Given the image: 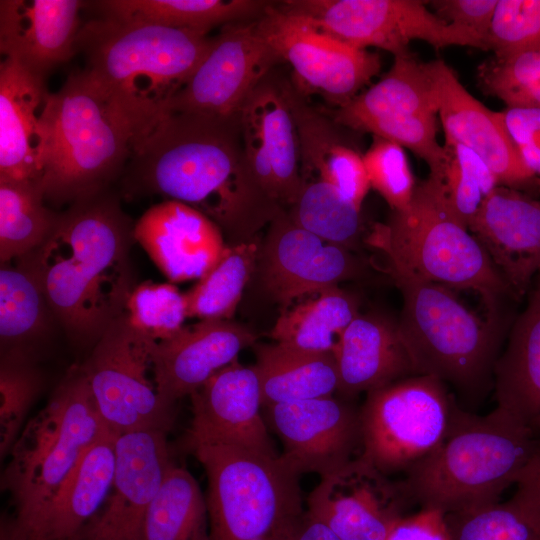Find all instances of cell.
I'll use <instances>...</instances> for the list:
<instances>
[{"label":"cell","mask_w":540,"mask_h":540,"mask_svg":"<svg viewBox=\"0 0 540 540\" xmlns=\"http://www.w3.org/2000/svg\"><path fill=\"white\" fill-rule=\"evenodd\" d=\"M468 230L511 293L523 295L540 270V200L498 186L484 197Z\"/></svg>","instance_id":"603a6c76"},{"label":"cell","mask_w":540,"mask_h":540,"mask_svg":"<svg viewBox=\"0 0 540 540\" xmlns=\"http://www.w3.org/2000/svg\"><path fill=\"white\" fill-rule=\"evenodd\" d=\"M493 372L497 407L533 427L540 417V285L515 321Z\"/></svg>","instance_id":"f546056e"},{"label":"cell","mask_w":540,"mask_h":540,"mask_svg":"<svg viewBox=\"0 0 540 540\" xmlns=\"http://www.w3.org/2000/svg\"><path fill=\"white\" fill-rule=\"evenodd\" d=\"M327 113L348 129L371 118L438 114V98L428 62L419 61L412 53L395 56L390 70L378 82Z\"/></svg>","instance_id":"4dcf8cb0"},{"label":"cell","mask_w":540,"mask_h":540,"mask_svg":"<svg viewBox=\"0 0 540 540\" xmlns=\"http://www.w3.org/2000/svg\"><path fill=\"white\" fill-rule=\"evenodd\" d=\"M513 495L540 516V455L525 469Z\"/></svg>","instance_id":"816d5d0a"},{"label":"cell","mask_w":540,"mask_h":540,"mask_svg":"<svg viewBox=\"0 0 540 540\" xmlns=\"http://www.w3.org/2000/svg\"><path fill=\"white\" fill-rule=\"evenodd\" d=\"M41 180L0 181V261L11 262L41 246L60 213L45 204Z\"/></svg>","instance_id":"d590c367"},{"label":"cell","mask_w":540,"mask_h":540,"mask_svg":"<svg viewBox=\"0 0 540 540\" xmlns=\"http://www.w3.org/2000/svg\"><path fill=\"white\" fill-rule=\"evenodd\" d=\"M125 313L135 329L155 341L174 336L188 317L185 294L168 283L144 282L135 286Z\"/></svg>","instance_id":"b9f144b4"},{"label":"cell","mask_w":540,"mask_h":540,"mask_svg":"<svg viewBox=\"0 0 540 540\" xmlns=\"http://www.w3.org/2000/svg\"><path fill=\"white\" fill-rule=\"evenodd\" d=\"M189 397L192 420L185 445L219 443L278 455L261 412L262 392L254 366L235 360Z\"/></svg>","instance_id":"ffe728a7"},{"label":"cell","mask_w":540,"mask_h":540,"mask_svg":"<svg viewBox=\"0 0 540 540\" xmlns=\"http://www.w3.org/2000/svg\"><path fill=\"white\" fill-rule=\"evenodd\" d=\"M270 2L260 0H103L87 2L100 17L141 21L207 34L218 25L255 20Z\"/></svg>","instance_id":"d6a6232c"},{"label":"cell","mask_w":540,"mask_h":540,"mask_svg":"<svg viewBox=\"0 0 540 540\" xmlns=\"http://www.w3.org/2000/svg\"><path fill=\"white\" fill-rule=\"evenodd\" d=\"M535 430L538 432V434L540 435V417L537 419V421L534 423V426Z\"/></svg>","instance_id":"11a10c76"},{"label":"cell","mask_w":540,"mask_h":540,"mask_svg":"<svg viewBox=\"0 0 540 540\" xmlns=\"http://www.w3.org/2000/svg\"><path fill=\"white\" fill-rule=\"evenodd\" d=\"M79 0L0 1V50L45 79L74 54L80 30Z\"/></svg>","instance_id":"d4e9b609"},{"label":"cell","mask_w":540,"mask_h":540,"mask_svg":"<svg viewBox=\"0 0 540 540\" xmlns=\"http://www.w3.org/2000/svg\"><path fill=\"white\" fill-rule=\"evenodd\" d=\"M450 540H540V516L515 497L446 515Z\"/></svg>","instance_id":"f35d334b"},{"label":"cell","mask_w":540,"mask_h":540,"mask_svg":"<svg viewBox=\"0 0 540 540\" xmlns=\"http://www.w3.org/2000/svg\"><path fill=\"white\" fill-rule=\"evenodd\" d=\"M443 146L459 166L476 180L484 197L500 186L491 168L476 152L455 142H445Z\"/></svg>","instance_id":"f907efd6"},{"label":"cell","mask_w":540,"mask_h":540,"mask_svg":"<svg viewBox=\"0 0 540 540\" xmlns=\"http://www.w3.org/2000/svg\"><path fill=\"white\" fill-rule=\"evenodd\" d=\"M285 310L270 331L276 343L310 353H332L360 314L358 301L338 286Z\"/></svg>","instance_id":"836d02e7"},{"label":"cell","mask_w":540,"mask_h":540,"mask_svg":"<svg viewBox=\"0 0 540 540\" xmlns=\"http://www.w3.org/2000/svg\"><path fill=\"white\" fill-rule=\"evenodd\" d=\"M403 307L397 322L415 375L473 391L494 369L498 327L466 307L450 288L403 269L388 268Z\"/></svg>","instance_id":"9c48e42d"},{"label":"cell","mask_w":540,"mask_h":540,"mask_svg":"<svg viewBox=\"0 0 540 540\" xmlns=\"http://www.w3.org/2000/svg\"><path fill=\"white\" fill-rule=\"evenodd\" d=\"M412 505L403 479L393 480L358 455L320 477L306 511L340 540H385Z\"/></svg>","instance_id":"9a60e30c"},{"label":"cell","mask_w":540,"mask_h":540,"mask_svg":"<svg viewBox=\"0 0 540 540\" xmlns=\"http://www.w3.org/2000/svg\"><path fill=\"white\" fill-rule=\"evenodd\" d=\"M212 39L192 30L99 16L80 28L75 50L130 130L134 147L163 118L168 101L202 62Z\"/></svg>","instance_id":"3957f363"},{"label":"cell","mask_w":540,"mask_h":540,"mask_svg":"<svg viewBox=\"0 0 540 540\" xmlns=\"http://www.w3.org/2000/svg\"><path fill=\"white\" fill-rule=\"evenodd\" d=\"M185 447L207 477L210 540H281L304 513L300 475L280 455L208 442Z\"/></svg>","instance_id":"ba28073f"},{"label":"cell","mask_w":540,"mask_h":540,"mask_svg":"<svg viewBox=\"0 0 540 540\" xmlns=\"http://www.w3.org/2000/svg\"><path fill=\"white\" fill-rule=\"evenodd\" d=\"M47 95L45 79L5 57L0 64V181L41 180L35 154L36 110Z\"/></svg>","instance_id":"4316f807"},{"label":"cell","mask_w":540,"mask_h":540,"mask_svg":"<svg viewBox=\"0 0 540 540\" xmlns=\"http://www.w3.org/2000/svg\"><path fill=\"white\" fill-rule=\"evenodd\" d=\"M134 238L171 282L201 279L226 248L215 222L176 200L150 207L135 223Z\"/></svg>","instance_id":"cb8c5ba5"},{"label":"cell","mask_w":540,"mask_h":540,"mask_svg":"<svg viewBox=\"0 0 540 540\" xmlns=\"http://www.w3.org/2000/svg\"><path fill=\"white\" fill-rule=\"evenodd\" d=\"M287 213L303 229L350 250L362 235L361 210L335 189L302 188Z\"/></svg>","instance_id":"74e56055"},{"label":"cell","mask_w":540,"mask_h":540,"mask_svg":"<svg viewBox=\"0 0 540 540\" xmlns=\"http://www.w3.org/2000/svg\"><path fill=\"white\" fill-rule=\"evenodd\" d=\"M365 242L381 251L388 268L403 269L448 288L478 292L495 313L497 300L511 292L477 239L449 210L440 178L416 184L410 205L375 223Z\"/></svg>","instance_id":"52a82bcc"},{"label":"cell","mask_w":540,"mask_h":540,"mask_svg":"<svg viewBox=\"0 0 540 540\" xmlns=\"http://www.w3.org/2000/svg\"><path fill=\"white\" fill-rule=\"evenodd\" d=\"M255 20L222 27L202 62L168 101L164 116L229 117L239 113L249 94L281 61Z\"/></svg>","instance_id":"5bb4252c"},{"label":"cell","mask_w":540,"mask_h":540,"mask_svg":"<svg viewBox=\"0 0 540 540\" xmlns=\"http://www.w3.org/2000/svg\"><path fill=\"white\" fill-rule=\"evenodd\" d=\"M497 2L498 0H435L427 3L441 20L475 34L485 45Z\"/></svg>","instance_id":"7dc6e473"},{"label":"cell","mask_w":540,"mask_h":540,"mask_svg":"<svg viewBox=\"0 0 540 540\" xmlns=\"http://www.w3.org/2000/svg\"><path fill=\"white\" fill-rule=\"evenodd\" d=\"M499 116L516 146L532 144L540 148V107H507Z\"/></svg>","instance_id":"681fc988"},{"label":"cell","mask_w":540,"mask_h":540,"mask_svg":"<svg viewBox=\"0 0 540 540\" xmlns=\"http://www.w3.org/2000/svg\"><path fill=\"white\" fill-rule=\"evenodd\" d=\"M117 436L110 431L84 452L36 531L53 540H73L100 512L113 485Z\"/></svg>","instance_id":"83f0119b"},{"label":"cell","mask_w":540,"mask_h":540,"mask_svg":"<svg viewBox=\"0 0 540 540\" xmlns=\"http://www.w3.org/2000/svg\"><path fill=\"white\" fill-rule=\"evenodd\" d=\"M419 0H290L278 2L318 31L359 49L377 47L395 56L410 53L413 40L436 49L470 46L485 50L475 34L441 20Z\"/></svg>","instance_id":"7c38bea8"},{"label":"cell","mask_w":540,"mask_h":540,"mask_svg":"<svg viewBox=\"0 0 540 540\" xmlns=\"http://www.w3.org/2000/svg\"><path fill=\"white\" fill-rule=\"evenodd\" d=\"M539 455L534 427L498 407L486 415L458 408L444 440L403 480L415 505L458 513L498 502Z\"/></svg>","instance_id":"277c9868"},{"label":"cell","mask_w":540,"mask_h":540,"mask_svg":"<svg viewBox=\"0 0 540 540\" xmlns=\"http://www.w3.org/2000/svg\"><path fill=\"white\" fill-rule=\"evenodd\" d=\"M253 365L260 380L263 407L333 396L338 391L337 363L332 353H310L281 344L255 345Z\"/></svg>","instance_id":"1f68e13d"},{"label":"cell","mask_w":540,"mask_h":540,"mask_svg":"<svg viewBox=\"0 0 540 540\" xmlns=\"http://www.w3.org/2000/svg\"><path fill=\"white\" fill-rule=\"evenodd\" d=\"M268 426L279 437L281 458L300 476H324L361 449L360 409L334 396L263 407Z\"/></svg>","instance_id":"e0dca14e"},{"label":"cell","mask_w":540,"mask_h":540,"mask_svg":"<svg viewBox=\"0 0 540 540\" xmlns=\"http://www.w3.org/2000/svg\"><path fill=\"white\" fill-rule=\"evenodd\" d=\"M141 540H210L205 495L194 476L175 463L147 512Z\"/></svg>","instance_id":"e575fe53"},{"label":"cell","mask_w":540,"mask_h":540,"mask_svg":"<svg viewBox=\"0 0 540 540\" xmlns=\"http://www.w3.org/2000/svg\"><path fill=\"white\" fill-rule=\"evenodd\" d=\"M535 182L538 186H540V178H537Z\"/></svg>","instance_id":"9f6ffc18"},{"label":"cell","mask_w":540,"mask_h":540,"mask_svg":"<svg viewBox=\"0 0 540 540\" xmlns=\"http://www.w3.org/2000/svg\"><path fill=\"white\" fill-rule=\"evenodd\" d=\"M438 98L445 142L462 144L491 168L500 186L516 189L536 177L524 166L499 112L485 107L459 81L443 60L428 62Z\"/></svg>","instance_id":"44dd1931"},{"label":"cell","mask_w":540,"mask_h":540,"mask_svg":"<svg viewBox=\"0 0 540 540\" xmlns=\"http://www.w3.org/2000/svg\"><path fill=\"white\" fill-rule=\"evenodd\" d=\"M108 432L81 366L71 367L8 454L1 489L16 519L36 530L81 456Z\"/></svg>","instance_id":"8992f818"},{"label":"cell","mask_w":540,"mask_h":540,"mask_svg":"<svg viewBox=\"0 0 540 540\" xmlns=\"http://www.w3.org/2000/svg\"><path fill=\"white\" fill-rule=\"evenodd\" d=\"M255 22L280 60L291 66V82L306 97L319 94L337 107L343 106L380 71L377 53L318 31L278 3L270 2Z\"/></svg>","instance_id":"4fadbf2b"},{"label":"cell","mask_w":540,"mask_h":540,"mask_svg":"<svg viewBox=\"0 0 540 540\" xmlns=\"http://www.w3.org/2000/svg\"><path fill=\"white\" fill-rule=\"evenodd\" d=\"M122 182L128 195L158 194L199 210L231 244L256 240L285 211L249 166L239 113L165 115L133 147Z\"/></svg>","instance_id":"6da1fadb"},{"label":"cell","mask_w":540,"mask_h":540,"mask_svg":"<svg viewBox=\"0 0 540 540\" xmlns=\"http://www.w3.org/2000/svg\"><path fill=\"white\" fill-rule=\"evenodd\" d=\"M437 114H414L371 118L356 123L350 130L369 132L411 150L423 159L433 177L441 178L445 149L437 141Z\"/></svg>","instance_id":"7bdbcfd3"},{"label":"cell","mask_w":540,"mask_h":540,"mask_svg":"<svg viewBox=\"0 0 540 540\" xmlns=\"http://www.w3.org/2000/svg\"><path fill=\"white\" fill-rule=\"evenodd\" d=\"M281 540H340L326 525L306 510L288 528Z\"/></svg>","instance_id":"f5cc1de1"},{"label":"cell","mask_w":540,"mask_h":540,"mask_svg":"<svg viewBox=\"0 0 540 540\" xmlns=\"http://www.w3.org/2000/svg\"><path fill=\"white\" fill-rule=\"evenodd\" d=\"M360 456L386 475L406 472L446 437L458 410L445 385L412 375L367 393Z\"/></svg>","instance_id":"30bf717a"},{"label":"cell","mask_w":540,"mask_h":540,"mask_svg":"<svg viewBox=\"0 0 540 540\" xmlns=\"http://www.w3.org/2000/svg\"><path fill=\"white\" fill-rule=\"evenodd\" d=\"M363 162L370 182L393 211L406 209L416 187L408 158L399 144L373 136L363 154Z\"/></svg>","instance_id":"f6af8a7d"},{"label":"cell","mask_w":540,"mask_h":540,"mask_svg":"<svg viewBox=\"0 0 540 540\" xmlns=\"http://www.w3.org/2000/svg\"><path fill=\"white\" fill-rule=\"evenodd\" d=\"M133 137L85 70L48 93L36 127V165L45 200L74 202L122 176Z\"/></svg>","instance_id":"5b68a950"},{"label":"cell","mask_w":540,"mask_h":540,"mask_svg":"<svg viewBox=\"0 0 540 540\" xmlns=\"http://www.w3.org/2000/svg\"><path fill=\"white\" fill-rule=\"evenodd\" d=\"M135 223L108 189L60 213L47 240L24 258L70 340L94 346L126 312L134 289L130 249Z\"/></svg>","instance_id":"7a4b0ae2"},{"label":"cell","mask_w":540,"mask_h":540,"mask_svg":"<svg viewBox=\"0 0 540 540\" xmlns=\"http://www.w3.org/2000/svg\"><path fill=\"white\" fill-rule=\"evenodd\" d=\"M0 267V356L38 362L58 323L42 285L24 258Z\"/></svg>","instance_id":"f1b7e54d"},{"label":"cell","mask_w":540,"mask_h":540,"mask_svg":"<svg viewBox=\"0 0 540 540\" xmlns=\"http://www.w3.org/2000/svg\"><path fill=\"white\" fill-rule=\"evenodd\" d=\"M256 336L231 320H202L174 336L156 341L152 350L154 377L161 399L174 408L215 373L254 345Z\"/></svg>","instance_id":"7402d4cb"},{"label":"cell","mask_w":540,"mask_h":540,"mask_svg":"<svg viewBox=\"0 0 540 540\" xmlns=\"http://www.w3.org/2000/svg\"><path fill=\"white\" fill-rule=\"evenodd\" d=\"M385 540H450L446 515L434 509L420 508L402 517Z\"/></svg>","instance_id":"c3c4849f"},{"label":"cell","mask_w":540,"mask_h":540,"mask_svg":"<svg viewBox=\"0 0 540 540\" xmlns=\"http://www.w3.org/2000/svg\"><path fill=\"white\" fill-rule=\"evenodd\" d=\"M43 386L44 377L37 361L19 356H0L1 458L12 449Z\"/></svg>","instance_id":"ab89813d"},{"label":"cell","mask_w":540,"mask_h":540,"mask_svg":"<svg viewBox=\"0 0 540 540\" xmlns=\"http://www.w3.org/2000/svg\"><path fill=\"white\" fill-rule=\"evenodd\" d=\"M485 47L496 57L540 50V0H498Z\"/></svg>","instance_id":"ee69618b"},{"label":"cell","mask_w":540,"mask_h":540,"mask_svg":"<svg viewBox=\"0 0 540 540\" xmlns=\"http://www.w3.org/2000/svg\"><path fill=\"white\" fill-rule=\"evenodd\" d=\"M0 540H53L19 522L14 515H4L0 521ZM76 540V539H73Z\"/></svg>","instance_id":"db71d44e"},{"label":"cell","mask_w":540,"mask_h":540,"mask_svg":"<svg viewBox=\"0 0 540 540\" xmlns=\"http://www.w3.org/2000/svg\"><path fill=\"white\" fill-rule=\"evenodd\" d=\"M334 357L337 392L347 398L415 375L397 323L378 314H359L344 331Z\"/></svg>","instance_id":"484cf974"},{"label":"cell","mask_w":540,"mask_h":540,"mask_svg":"<svg viewBox=\"0 0 540 540\" xmlns=\"http://www.w3.org/2000/svg\"><path fill=\"white\" fill-rule=\"evenodd\" d=\"M174 463L166 431L118 435L111 491L100 512L75 539L141 540L149 507Z\"/></svg>","instance_id":"ac0fdd59"},{"label":"cell","mask_w":540,"mask_h":540,"mask_svg":"<svg viewBox=\"0 0 540 540\" xmlns=\"http://www.w3.org/2000/svg\"><path fill=\"white\" fill-rule=\"evenodd\" d=\"M440 180L449 210L468 229L484 199L479 184L459 166L446 149Z\"/></svg>","instance_id":"bcb514c9"},{"label":"cell","mask_w":540,"mask_h":540,"mask_svg":"<svg viewBox=\"0 0 540 540\" xmlns=\"http://www.w3.org/2000/svg\"><path fill=\"white\" fill-rule=\"evenodd\" d=\"M258 239L226 246L218 262L185 294L187 316L230 320L256 268Z\"/></svg>","instance_id":"8d00e7d4"},{"label":"cell","mask_w":540,"mask_h":540,"mask_svg":"<svg viewBox=\"0 0 540 540\" xmlns=\"http://www.w3.org/2000/svg\"><path fill=\"white\" fill-rule=\"evenodd\" d=\"M155 340L117 318L81 364L99 415L116 435L138 430L168 432L174 408L161 399L154 377Z\"/></svg>","instance_id":"8fae6325"},{"label":"cell","mask_w":540,"mask_h":540,"mask_svg":"<svg viewBox=\"0 0 540 540\" xmlns=\"http://www.w3.org/2000/svg\"><path fill=\"white\" fill-rule=\"evenodd\" d=\"M478 80L507 107H540V50L494 56L479 66Z\"/></svg>","instance_id":"60d3db41"},{"label":"cell","mask_w":540,"mask_h":540,"mask_svg":"<svg viewBox=\"0 0 540 540\" xmlns=\"http://www.w3.org/2000/svg\"><path fill=\"white\" fill-rule=\"evenodd\" d=\"M256 267L263 287L284 307L304 295L360 278L365 272L362 261L350 249L298 226L287 211L268 225Z\"/></svg>","instance_id":"2e32d148"},{"label":"cell","mask_w":540,"mask_h":540,"mask_svg":"<svg viewBox=\"0 0 540 540\" xmlns=\"http://www.w3.org/2000/svg\"><path fill=\"white\" fill-rule=\"evenodd\" d=\"M245 153L251 170L284 209L296 201L300 187V145L282 78L270 72L239 111Z\"/></svg>","instance_id":"d6986e66"}]
</instances>
